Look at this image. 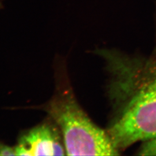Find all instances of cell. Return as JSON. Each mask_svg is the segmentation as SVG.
Segmentation results:
<instances>
[{
  "label": "cell",
  "mask_w": 156,
  "mask_h": 156,
  "mask_svg": "<svg viewBox=\"0 0 156 156\" xmlns=\"http://www.w3.org/2000/svg\"><path fill=\"white\" fill-rule=\"evenodd\" d=\"M109 75L112 117L106 128L120 151L156 135V55L98 50Z\"/></svg>",
  "instance_id": "obj_1"
},
{
  "label": "cell",
  "mask_w": 156,
  "mask_h": 156,
  "mask_svg": "<svg viewBox=\"0 0 156 156\" xmlns=\"http://www.w3.org/2000/svg\"><path fill=\"white\" fill-rule=\"evenodd\" d=\"M41 107L60 128L68 156H118L106 129L96 125L78 104L66 79Z\"/></svg>",
  "instance_id": "obj_2"
},
{
  "label": "cell",
  "mask_w": 156,
  "mask_h": 156,
  "mask_svg": "<svg viewBox=\"0 0 156 156\" xmlns=\"http://www.w3.org/2000/svg\"><path fill=\"white\" fill-rule=\"evenodd\" d=\"M58 128L57 126L47 122L22 134L15 146L16 156L66 155L62 133Z\"/></svg>",
  "instance_id": "obj_3"
},
{
  "label": "cell",
  "mask_w": 156,
  "mask_h": 156,
  "mask_svg": "<svg viewBox=\"0 0 156 156\" xmlns=\"http://www.w3.org/2000/svg\"><path fill=\"white\" fill-rule=\"evenodd\" d=\"M136 155L145 156H156V135L149 139L142 142Z\"/></svg>",
  "instance_id": "obj_4"
},
{
  "label": "cell",
  "mask_w": 156,
  "mask_h": 156,
  "mask_svg": "<svg viewBox=\"0 0 156 156\" xmlns=\"http://www.w3.org/2000/svg\"><path fill=\"white\" fill-rule=\"evenodd\" d=\"M16 156L15 147H11L0 142V156Z\"/></svg>",
  "instance_id": "obj_5"
},
{
  "label": "cell",
  "mask_w": 156,
  "mask_h": 156,
  "mask_svg": "<svg viewBox=\"0 0 156 156\" xmlns=\"http://www.w3.org/2000/svg\"><path fill=\"white\" fill-rule=\"evenodd\" d=\"M154 54H156V50H155V53H154Z\"/></svg>",
  "instance_id": "obj_6"
}]
</instances>
